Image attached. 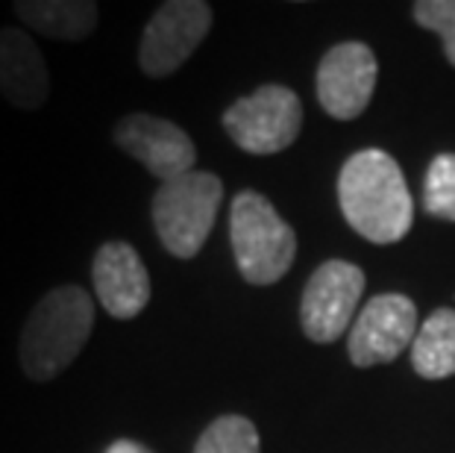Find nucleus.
I'll return each mask as SVG.
<instances>
[{
  "label": "nucleus",
  "mask_w": 455,
  "mask_h": 453,
  "mask_svg": "<svg viewBox=\"0 0 455 453\" xmlns=\"http://www.w3.org/2000/svg\"><path fill=\"white\" fill-rule=\"evenodd\" d=\"M338 204L347 224L373 245H394L414 224V200L391 153L364 148L338 174Z\"/></svg>",
  "instance_id": "f257e3e1"
},
{
  "label": "nucleus",
  "mask_w": 455,
  "mask_h": 453,
  "mask_svg": "<svg viewBox=\"0 0 455 453\" xmlns=\"http://www.w3.org/2000/svg\"><path fill=\"white\" fill-rule=\"evenodd\" d=\"M94 327V301L80 286H56L38 301L21 327L18 362L27 380L51 383L83 353Z\"/></svg>",
  "instance_id": "f03ea898"
},
{
  "label": "nucleus",
  "mask_w": 455,
  "mask_h": 453,
  "mask_svg": "<svg viewBox=\"0 0 455 453\" xmlns=\"http://www.w3.org/2000/svg\"><path fill=\"white\" fill-rule=\"evenodd\" d=\"M229 242L250 286H274L294 265L297 236L274 204L253 189L238 191L229 209Z\"/></svg>",
  "instance_id": "7ed1b4c3"
},
{
  "label": "nucleus",
  "mask_w": 455,
  "mask_h": 453,
  "mask_svg": "<svg viewBox=\"0 0 455 453\" xmlns=\"http://www.w3.org/2000/svg\"><path fill=\"white\" fill-rule=\"evenodd\" d=\"M224 200V182L212 171H191L162 182L153 195V227L162 247L177 259L197 256Z\"/></svg>",
  "instance_id": "20e7f679"
},
{
  "label": "nucleus",
  "mask_w": 455,
  "mask_h": 453,
  "mask_svg": "<svg viewBox=\"0 0 455 453\" xmlns=\"http://www.w3.org/2000/svg\"><path fill=\"white\" fill-rule=\"evenodd\" d=\"M303 127V103L288 85L267 83L224 112L227 136L244 153L270 157L291 148Z\"/></svg>",
  "instance_id": "39448f33"
},
{
  "label": "nucleus",
  "mask_w": 455,
  "mask_h": 453,
  "mask_svg": "<svg viewBox=\"0 0 455 453\" xmlns=\"http://www.w3.org/2000/svg\"><path fill=\"white\" fill-rule=\"evenodd\" d=\"M364 271L347 259H326L303 288L299 324L308 342L332 344L350 330L364 295Z\"/></svg>",
  "instance_id": "423d86ee"
},
{
  "label": "nucleus",
  "mask_w": 455,
  "mask_h": 453,
  "mask_svg": "<svg viewBox=\"0 0 455 453\" xmlns=\"http://www.w3.org/2000/svg\"><path fill=\"white\" fill-rule=\"evenodd\" d=\"M212 6L203 0H164L141 33L139 69L150 80L177 74L212 30Z\"/></svg>",
  "instance_id": "0eeeda50"
},
{
  "label": "nucleus",
  "mask_w": 455,
  "mask_h": 453,
  "mask_svg": "<svg viewBox=\"0 0 455 453\" xmlns=\"http://www.w3.org/2000/svg\"><path fill=\"white\" fill-rule=\"evenodd\" d=\"M418 306L405 295L385 292L364 303L347 339V353L358 368L394 362L418 336Z\"/></svg>",
  "instance_id": "6e6552de"
},
{
  "label": "nucleus",
  "mask_w": 455,
  "mask_h": 453,
  "mask_svg": "<svg viewBox=\"0 0 455 453\" xmlns=\"http://www.w3.org/2000/svg\"><path fill=\"white\" fill-rule=\"evenodd\" d=\"M115 144L141 162L153 177L162 182L177 180L182 174H191L197 162V148L195 142L180 124L150 112H132L127 118H121L112 130Z\"/></svg>",
  "instance_id": "1a4fd4ad"
},
{
  "label": "nucleus",
  "mask_w": 455,
  "mask_h": 453,
  "mask_svg": "<svg viewBox=\"0 0 455 453\" xmlns=\"http://www.w3.org/2000/svg\"><path fill=\"white\" fill-rule=\"evenodd\" d=\"M379 62L364 42H341L329 47L317 65V101L338 121L358 118L373 98Z\"/></svg>",
  "instance_id": "9d476101"
},
{
  "label": "nucleus",
  "mask_w": 455,
  "mask_h": 453,
  "mask_svg": "<svg viewBox=\"0 0 455 453\" xmlns=\"http://www.w3.org/2000/svg\"><path fill=\"white\" fill-rule=\"evenodd\" d=\"M94 295L118 321H132L150 303V274L130 242H106L92 259Z\"/></svg>",
  "instance_id": "9b49d317"
},
{
  "label": "nucleus",
  "mask_w": 455,
  "mask_h": 453,
  "mask_svg": "<svg viewBox=\"0 0 455 453\" xmlns=\"http://www.w3.org/2000/svg\"><path fill=\"white\" fill-rule=\"evenodd\" d=\"M0 98L21 112H38L51 98L44 53L21 27L0 30Z\"/></svg>",
  "instance_id": "f8f14e48"
},
{
  "label": "nucleus",
  "mask_w": 455,
  "mask_h": 453,
  "mask_svg": "<svg viewBox=\"0 0 455 453\" xmlns=\"http://www.w3.org/2000/svg\"><path fill=\"white\" fill-rule=\"evenodd\" d=\"M12 12L30 33L53 42H85L100 21V6L94 0H15Z\"/></svg>",
  "instance_id": "ddd939ff"
},
{
  "label": "nucleus",
  "mask_w": 455,
  "mask_h": 453,
  "mask_svg": "<svg viewBox=\"0 0 455 453\" xmlns=\"http://www.w3.org/2000/svg\"><path fill=\"white\" fill-rule=\"evenodd\" d=\"M411 365L423 380H443L455 374V310H435L420 324L411 344Z\"/></svg>",
  "instance_id": "4468645a"
},
{
  "label": "nucleus",
  "mask_w": 455,
  "mask_h": 453,
  "mask_svg": "<svg viewBox=\"0 0 455 453\" xmlns=\"http://www.w3.org/2000/svg\"><path fill=\"white\" fill-rule=\"evenodd\" d=\"M259 430L244 416H220L200 433L195 453H259Z\"/></svg>",
  "instance_id": "2eb2a0df"
},
{
  "label": "nucleus",
  "mask_w": 455,
  "mask_h": 453,
  "mask_svg": "<svg viewBox=\"0 0 455 453\" xmlns=\"http://www.w3.org/2000/svg\"><path fill=\"white\" fill-rule=\"evenodd\" d=\"M423 209L432 218L455 221V153H438L423 180Z\"/></svg>",
  "instance_id": "dca6fc26"
},
{
  "label": "nucleus",
  "mask_w": 455,
  "mask_h": 453,
  "mask_svg": "<svg viewBox=\"0 0 455 453\" xmlns=\"http://www.w3.org/2000/svg\"><path fill=\"white\" fill-rule=\"evenodd\" d=\"M411 15L423 30L441 36L447 62L455 69V0H418Z\"/></svg>",
  "instance_id": "f3484780"
},
{
  "label": "nucleus",
  "mask_w": 455,
  "mask_h": 453,
  "mask_svg": "<svg viewBox=\"0 0 455 453\" xmlns=\"http://www.w3.org/2000/svg\"><path fill=\"white\" fill-rule=\"evenodd\" d=\"M103 453H153L148 445H141V441H132V439H115L109 448Z\"/></svg>",
  "instance_id": "a211bd4d"
}]
</instances>
